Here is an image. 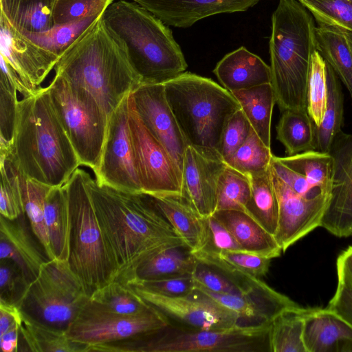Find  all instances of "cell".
<instances>
[{"mask_svg": "<svg viewBox=\"0 0 352 352\" xmlns=\"http://www.w3.org/2000/svg\"><path fill=\"white\" fill-rule=\"evenodd\" d=\"M87 186L115 280L131 285L138 268L151 257L168 248H187L148 195L100 184L90 175Z\"/></svg>", "mask_w": 352, "mask_h": 352, "instance_id": "6da1fadb", "label": "cell"}, {"mask_svg": "<svg viewBox=\"0 0 352 352\" xmlns=\"http://www.w3.org/2000/svg\"><path fill=\"white\" fill-rule=\"evenodd\" d=\"M7 158L26 177L61 186L80 165L54 110L47 87L18 100L14 130Z\"/></svg>", "mask_w": 352, "mask_h": 352, "instance_id": "7a4b0ae2", "label": "cell"}, {"mask_svg": "<svg viewBox=\"0 0 352 352\" xmlns=\"http://www.w3.org/2000/svg\"><path fill=\"white\" fill-rule=\"evenodd\" d=\"M102 16L65 52L54 69L91 94L109 117L140 82L122 44Z\"/></svg>", "mask_w": 352, "mask_h": 352, "instance_id": "3957f363", "label": "cell"}, {"mask_svg": "<svg viewBox=\"0 0 352 352\" xmlns=\"http://www.w3.org/2000/svg\"><path fill=\"white\" fill-rule=\"evenodd\" d=\"M102 17L122 44L140 85L164 84L185 72L188 65L171 30L137 3H112Z\"/></svg>", "mask_w": 352, "mask_h": 352, "instance_id": "277c9868", "label": "cell"}, {"mask_svg": "<svg viewBox=\"0 0 352 352\" xmlns=\"http://www.w3.org/2000/svg\"><path fill=\"white\" fill-rule=\"evenodd\" d=\"M314 16L298 0H279L269 42L271 85L281 112L307 111L311 56L317 50Z\"/></svg>", "mask_w": 352, "mask_h": 352, "instance_id": "5b68a950", "label": "cell"}, {"mask_svg": "<svg viewBox=\"0 0 352 352\" xmlns=\"http://www.w3.org/2000/svg\"><path fill=\"white\" fill-rule=\"evenodd\" d=\"M164 85L167 102L188 145L221 155L224 127L241 108L233 94L210 78L186 72Z\"/></svg>", "mask_w": 352, "mask_h": 352, "instance_id": "8992f818", "label": "cell"}, {"mask_svg": "<svg viewBox=\"0 0 352 352\" xmlns=\"http://www.w3.org/2000/svg\"><path fill=\"white\" fill-rule=\"evenodd\" d=\"M89 175L78 168L64 186L72 221L68 261L90 297L96 290L115 280L116 274L87 188Z\"/></svg>", "mask_w": 352, "mask_h": 352, "instance_id": "52a82bcc", "label": "cell"}, {"mask_svg": "<svg viewBox=\"0 0 352 352\" xmlns=\"http://www.w3.org/2000/svg\"><path fill=\"white\" fill-rule=\"evenodd\" d=\"M270 322L239 324L209 330L166 329L151 335L107 343L109 352H260L270 351Z\"/></svg>", "mask_w": 352, "mask_h": 352, "instance_id": "ba28073f", "label": "cell"}, {"mask_svg": "<svg viewBox=\"0 0 352 352\" xmlns=\"http://www.w3.org/2000/svg\"><path fill=\"white\" fill-rule=\"evenodd\" d=\"M47 88L80 165L94 171L106 137L108 115L91 94L61 76L55 74Z\"/></svg>", "mask_w": 352, "mask_h": 352, "instance_id": "9c48e42d", "label": "cell"}, {"mask_svg": "<svg viewBox=\"0 0 352 352\" xmlns=\"http://www.w3.org/2000/svg\"><path fill=\"white\" fill-rule=\"evenodd\" d=\"M89 298L69 261L54 258L43 264L19 308L44 324L66 331Z\"/></svg>", "mask_w": 352, "mask_h": 352, "instance_id": "30bf717a", "label": "cell"}, {"mask_svg": "<svg viewBox=\"0 0 352 352\" xmlns=\"http://www.w3.org/2000/svg\"><path fill=\"white\" fill-rule=\"evenodd\" d=\"M168 326V319L155 307L143 314L123 316L106 311L89 298L65 332L69 340L85 349L151 335Z\"/></svg>", "mask_w": 352, "mask_h": 352, "instance_id": "8fae6325", "label": "cell"}, {"mask_svg": "<svg viewBox=\"0 0 352 352\" xmlns=\"http://www.w3.org/2000/svg\"><path fill=\"white\" fill-rule=\"evenodd\" d=\"M129 125L142 192L182 197V171L138 115L129 95Z\"/></svg>", "mask_w": 352, "mask_h": 352, "instance_id": "7c38bea8", "label": "cell"}, {"mask_svg": "<svg viewBox=\"0 0 352 352\" xmlns=\"http://www.w3.org/2000/svg\"><path fill=\"white\" fill-rule=\"evenodd\" d=\"M129 95L109 117L100 161L94 172L100 184L140 193L142 189L129 125Z\"/></svg>", "mask_w": 352, "mask_h": 352, "instance_id": "4fadbf2b", "label": "cell"}, {"mask_svg": "<svg viewBox=\"0 0 352 352\" xmlns=\"http://www.w3.org/2000/svg\"><path fill=\"white\" fill-rule=\"evenodd\" d=\"M130 287L167 318H171L189 329H226L241 324L234 312L197 289L187 296L173 297L138 285Z\"/></svg>", "mask_w": 352, "mask_h": 352, "instance_id": "5bb4252c", "label": "cell"}, {"mask_svg": "<svg viewBox=\"0 0 352 352\" xmlns=\"http://www.w3.org/2000/svg\"><path fill=\"white\" fill-rule=\"evenodd\" d=\"M130 98L144 125L182 171L188 144L167 102L164 84L140 85Z\"/></svg>", "mask_w": 352, "mask_h": 352, "instance_id": "9a60e30c", "label": "cell"}, {"mask_svg": "<svg viewBox=\"0 0 352 352\" xmlns=\"http://www.w3.org/2000/svg\"><path fill=\"white\" fill-rule=\"evenodd\" d=\"M227 164L212 150L188 145L182 170V197L202 217L217 209L219 178Z\"/></svg>", "mask_w": 352, "mask_h": 352, "instance_id": "2e32d148", "label": "cell"}, {"mask_svg": "<svg viewBox=\"0 0 352 352\" xmlns=\"http://www.w3.org/2000/svg\"><path fill=\"white\" fill-rule=\"evenodd\" d=\"M278 202V222L275 238L285 252L297 241L320 226L331 195L306 199L289 188L271 168Z\"/></svg>", "mask_w": 352, "mask_h": 352, "instance_id": "e0dca14e", "label": "cell"}, {"mask_svg": "<svg viewBox=\"0 0 352 352\" xmlns=\"http://www.w3.org/2000/svg\"><path fill=\"white\" fill-rule=\"evenodd\" d=\"M329 153L335 160L331 199L320 226L338 237L352 236V135L341 131Z\"/></svg>", "mask_w": 352, "mask_h": 352, "instance_id": "ac0fdd59", "label": "cell"}, {"mask_svg": "<svg viewBox=\"0 0 352 352\" xmlns=\"http://www.w3.org/2000/svg\"><path fill=\"white\" fill-rule=\"evenodd\" d=\"M0 54L34 91L60 58L18 32L1 14Z\"/></svg>", "mask_w": 352, "mask_h": 352, "instance_id": "d6986e66", "label": "cell"}, {"mask_svg": "<svg viewBox=\"0 0 352 352\" xmlns=\"http://www.w3.org/2000/svg\"><path fill=\"white\" fill-rule=\"evenodd\" d=\"M195 289L234 312L241 322L246 320L254 324L270 322L283 310L299 306L287 296L271 288L260 278L241 294L215 293L196 283Z\"/></svg>", "mask_w": 352, "mask_h": 352, "instance_id": "ffe728a7", "label": "cell"}, {"mask_svg": "<svg viewBox=\"0 0 352 352\" xmlns=\"http://www.w3.org/2000/svg\"><path fill=\"white\" fill-rule=\"evenodd\" d=\"M260 0H133L165 25L186 28L204 18L246 11Z\"/></svg>", "mask_w": 352, "mask_h": 352, "instance_id": "44dd1931", "label": "cell"}, {"mask_svg": "<svg viewBox=\"0 0 352 352\" xmlns=\"http://www.w3.org/2000/svg\"><path fill=\"white\" fill-rule=\"evenodd\" d=\"M25 216L24 213L13 220L0 216V259L12 261L30 283L49 258L33 236Z\"/></svg>", "mask_w": 352, "mask_h": 352, "instance_id": "7402d4cb", "label": "cell"}, {"mask_svg": "<svg viewBox=\"0 0 352 352\" xmlns=\"http://www.w3.org/2000/svg\"><path fill=\"white\" fill-rule=\"evenodd\" d=\"M304 342L307 352H352V326L327 307L307 308Z\"/></svg>", "mask_w": 352, "mask_h": 352, "instance_id": "603a6c76", "label": "cell"}, {"mask_svg": "<svg viewBox=\"0 0 352 352\" xmlns=\"http://www.w3.org/2000/svg\"><path fill=\"white\" fill-rule=\"evenodd\" d=\"M213 73L221 85L230 92L271 83L270 66L245 47L225 55Z\"/></svg>", "mask_w": 352, "mask_h": 352, "instance_id": "cb8c5ba5", "label": "cell"}, {"mask_svg": "<svg viewBox=\"0 0 352 352\" xmlns=\"http://www.w3.org/2000/svg\"><path fill=\"white\" fill-rule=\"evenodd\" d=\"M148 195L191 252L205 245L207 237L206 218L199 215L184 197Z\"/></svg>", "mask_w": 352, "mask_h": 352, "instance_id": "d4e9b609", "label": "cell"}, {"mask_svg": "<svg viewBox=\"0 0 352 352\" xmlns=\"http://www.w3.org/2000/svg\"><path fill=\"white\" fill-rule=\"evenodd\" d=\"M232 234L243 250L272 259L283 252L275 236L243 211L217 210L212 214Z\"/></svg>", "mask_w": 352, "mask_h": 352, "instance_id": "484cf974", "label": "cell"}, {"mask_svg": "<svg viewBox=\"0 0 352 352\" xmlns=\"http://www.w3.org/2000/svg\"><path fill=\"white\" fill-rule=\"evenodd\" d=\"M317 50L347 88L352 98V32L318 25Z\"/></svg>", "mask_w": 352, "mask_h": 352, "instance_id": "4316f807", "label": "cell"}, {"mask_svg": "<svg viewBox=\"0 0 352 352\" xmlns=\"http://www.w3.org/2000/svg\"><path fill=\"white\" fill-rule=\"evenodd\" d=\"M44 217L54 258L68 261L72 221L64 185L52 187L49 191L45 202Z\"/></svg>", "mask_w": 352, "mask_h": 352, "instance_id": "83f0119b", "label": "cell"}, {"mask_svg": "<svg viewBox=\"0 0 352 352\" xmlns=\"http://www.w3.org/2000/svg\"><path fill=\"white\" fill-rule=\"evenodd\" d=\"M191 253L199 262L223 272L239 282L248 275L259 278L265 276L272 260L246 251L214 252L201 248Z\"/></svg>", "mask_w": 352, "mask_h": 352, "instance_id": "f1b7e54d", "label": "cell"}, {"mask_svg": "<svg viewBox=\"0 0 352 352\" xmlns=\"http://www.w3.org/2000/svg\"><path fill=\"white\" fill-rule=\"evenodd\" d=\"M56 0H0V14L22 34L41 32L54 25Z\"/></svg>", "mask_w": 352, "mask_h": 352, "instance_id": "f546056e", "label": "cell"}, {"mask_svg": "<svg viewBox=\"0 0 352 352\" xmlns=\"http://www.w3.org/2000/svg\"><path fill=\"white\" fill-rule=\"evenodd\" d=\"M231 93L239 103L253 130L270 148L272 116L276 103L271 83Z\"/></svg>", "mask_w": 352, "mask_h": 352, "instance_id": "4dcf8cb0", "label": "cell"}, {"mask_svg": "<svg viewBox=\"0 0 352 352\" xmlns=\"http://www.w3.org/2000/svg\"><path fill=\"white\" fill-rule=\"evenodd\" d=\"M21 314L19 339L23 351L84 352V346L69 340L65 331L44 324L22 310Z\"/></svg>", "mask_w": 352, "mask_h": 352, "instance_id": "1f68e13d", "label": "cell"}, {"mask_svg": "<svg viewBox=\"0 0 352 352\" xmlns=\"http://www.w3.org/2000/svg\"><path fill=\"white\" fill-rule=\"evenodd\" d=\"M248 177L251 194L245 212L275 236L278 222V202L270 166L265 170Z\"/></svg>", "mask_w": 352, "mask_h": 352, "instance_id": "d6a6232c", "label": "cell"}, {"mask_svg": "<svg viewBox=\"0 0 352 352\" xmlns=\"http://www.w3.org/2000/svg\"><path fill=\"white\" fill-rule=\"evenodd\" d=\"M307 308H288L271 320L268 344L271 352H307L304 342L305 314Z\"/></svg>", "mask_w": 352, "mask_h": 352, "instance_id": "836d02e7", "label": "cell"}, {"mask_svg": "<svg viewBox=\"0 0 352 352\" xmlns=\"http://www.w3.org/2000/svg\"><path fill=\"white\" fill-rule=\"evenodd\" d=\"M10 163L19 182L25 213L31 229L44 249L47 258L54 259L44 217L45 199L52 187L26 177L10 162Z\"/></svg>", "mask_w": 352, "mask_h": 352, "instance_id": "e575fe53", "label": "cell"}, {"mask_svg": "<svg viewBox=\"0 0 352 352\" xmlns=\"http://www.w3.org/2000/svg\"><path fill=\"white\" fill-rule=\"evenodd\" d=\"M276 132L288 156L316 150V126L307 111H283Z\"/></svg>", "mask_w": 352, "mask_h": 352, "instance_id": "d590c367", "label": "cell"}, {"mask_svg": "<svg viewBox=\"0 0 352 352\" xmlns=\"http://www.w3.org/2000/svg\"><path fill=\"white\" fill-rule=\"evenodd\" d=\"M275 157L287 167L303 175L323 192L331 194L335 160L329 152L313 150L294 155Z\"/></svg>", "mask_w": 352, "mask_h": 352, "instance_id": "8d00e7d4", "label": "cell"}, {"mask_svg": "<svg viewBox=\"0 0 352 352\" xmlns=\"http://www.w3.org/2000/svg\"><path fill=\"white\" fill-rule=\"evenodd\" d=\"M184 248H168L151 257L138 268L134 283L138 280L192 275L199 261L189 250L184 252Z\"/></svg>", "mask_w": 352, "mask_h": 352, "instance_id": "74e56055", "label": "cell"}, {"mask_svg": "<svg viewBox=\"0 0 352 352\" xmlns=\"http://www.w3.org/2000/svg\"><path fill=\"white\" fill-rule=\"evenodd\" d=\"M344 98L338 77L327 63V100L323 119L316 126V150L329 152L337 135L342 131Z\"/></svg>", "mask_w": 352, "mask_h": 352, "instance_id": "f35d334b", "label": "cell"}, {"mask_svg": "<svg viewBox=\"0 0 352 352\" xmlns=\"http://www.w3.org/2000/svg\"><path fill=\"white\" fill-rule=\"evenodd\" d=\"M89 300L106 311L123 316L140 315L154 309L131 287L118 280L96 290Z\"/></svg>", "mask_w": 352, "mask_h": 352, "instance_id": "ab89813d", "label": "cell"}, {"mask_svg": "<svg viewBox=\"0 0 352 352\" xmlns=\"http://www.w3.org/2000/svg\"><path fill=\"white\" fill-rule=\"evenodd\" d=\"M104 12L71 23L54 25L52 28L44 32L23 34L60 58L102 15Z\"/></svg>", "mask_w": 352, "mask_h": 352, "instance_id": "60d3db41", "label": "cell"}, {"mask_svg": "<svg viewBox=\"0 0 352 352\" xmlns=\"http://www.w3.org/2000/svg\"><path fill=\"white\" fill-rule=\"evenodd\" d=\"M327 100V63L318 50L310 58L307 83V111L316 126L322 121Z\"/></svg>", "mask_w": 352, "mask_h": 352, "instance_id": "b9f144b4", "label": "cell"}, {"mask_svg": "<svg viewBox=\"0 0 352 352\" xmlns=\"http://www.w3.org/2000/svg\"><path fill=\"white\" fill-rule=\"evenodd\" d=\"M250 194V177L227 165L218 184L216 211L234 210L245 212Z\"/></svg>", "mask_w": 352, "mask_h": 352, "instance_id": "7bdbcfd3", "label": "cell"}, {"mask_svg": "<svg viewBox=\"0 0 352 352\" xmlns=\"http://www.w3.org/2000/svg\"><path fill=\"white\" fill-rule=\"evenodd\" d=\"M272 156L270 148L252 129L245 141L226 162L228 166L249 176L269 168Z\"/></svg>", "mask_w": 352, "mask_h": 352, "instance_id": "ee69618b", "label": "cell"}, {"mask_svg": "<svg viewBox=\"0 0 352 352\" xmlns=\"http://www.w3.org/2000/svg\"><path fill=\"white\" fill-rule=\"evenodd\" d=\"M312 14L318 25L352 32V0H298Z\"/></svg>", "mask_w": 352, "mask_h": 352, "instance_id": "f6af8a7d", "label": "cell"}, {"mask_svg": "<svg viewBox=\"0 0 352 352\" xmlns=\"http://www.w3.org/2000/svg\"><path fill=\"white\" fill-rule=\"evenodd\" d=\"M0 214L8 219H16L25 213L19 182L6 157H0Z\"/></svg>", "mask_w": 352, "mask_h": 352, "instance_id": "bcb514c9", "label": "cell"}, {"mask_svg": "<svg viewBox=\"0 0 352 352\" xmlns=\"http://www.w3.org/2000/svg\"><path fill=\"white\" fill-rule=\"evenodd\" d=\"M192 276L195 283L201 287L212 292L226 294H241L259 278L252 277L247 282L241 283L223 272L199 261Z\"/></svg>", "mask_w": 352, "mask_h": 352, "instance_id": "7dc6e473", "label": "cell"}, {"mask_svg": "<svg viewBox=\"0 0 352 352\" xmlns=\"http://www.w3.org/2000/svg\"><path fill=\"white\" fill-rule=\"evenodd\" d=\"M17 90L0 80V156L8 154L13 138L18 98Z\"/></svg>", "mask_w": 352, "mask_h": 352, "instance_id": "c3c4849f", "label": "cell"}, {"mask_svg": "<svg viewBox=\"0 0 352 352\" xmlns=\"http://www.w3.org/2000/svg\"><path fill=\"white\" fill-rule=\"evenodd\" d=\"M113 0H56L53 9L54 25L76 21L103 12Z\"/></svg>", "mask_w": 352, "mask_h": 352, "instance_id": "681fc988", "label": "cell"}, {"mask_svg": "<svg viewBox=\"0 0 352 352\" xmlns=\"http://www.w3.org/2000/svg\"><path fill=\"white\" fill-rule=\"evenodd\" d=\"M29 285L12 261L0 259V300L19 307Z\"/></svg>", "mask_w": 352, "mask_h": 352, "instance_id": "f907efd6", "label": "cell"}, {"mask_svg": "<svg viewBox=\"0 0 352 352\" xmlns=\"http://www.w3.org/2000/svg\"><path fill=\"white\" fill-rule=\"evenodd\" d=\"M252 126L243 110L238 109L227 122L221 140V155L226 162L242 145Z\"/></svg>", "mask_w": 352, "mask_h": 352, "instance_id": "816d5d0a", "label": "cell"}, {"mask_svg": "<svg viewBox=\"0 0 352 352\" xmlns=\"http://www.w3.org/2000/svg\"><path fill=\"white\" fill-rule=\"evenodd\" d=\"M132 285H138L152 292L173 297L187 296L195 290V281L192 275L138 280Z\"/></svg>", "mask_w": 352, "mask_h": 352, "instance_id": "f5cc1de1", "label": "cell"}, {"mask_svg": "<svg viewBox=\"0 0 352 352\" xmlns=\"http://www.w3.org/2000/svg\"><path fill=\"white\" fill-rule=\"evenodd\" d=\"M271 168L289 188L306 199H316L331 195L324 193L319 188L312 185L303 175L280 163L274 155Z\"/></svg>", "mask_w": 352, "mask_h": 352, "instance_id": "db71d44e", "label": "cell"}, {"mask_svg": "<svg viewBox=\"0 0 352 352\" xmlns=\"http://www.w3.org/2000/svg\"><path fill=\"white\" fill-rule=\"evenodd\" d=\"M337 273V289L327 308L352 326V276L340 267Z\"/></svg>", "mask_w": 352, "mask_h": 352, "instance_id": "11a10c76", "label": "cell"}, {"mask_svg": "<svg viewBox=\"0 0 352 352\" xmlns=\"http://www.w3.org/2000/svg\"><path fill=\"white\" fill-rule=\"evenodd\" d=\"M206 243L202 248L214 252L244 251L232 234L213 215L206 218Z\"/></svg>", "mask_w": 352, "mask_h": 352, "instance_id": "9f6ffc18", "label": "cell"}, {"mask_svg": "<svg viewBox=\"0 0 352 352\" xmlns=\"http://www.w3.org/2000/svg\"><path fill=\"white\" fill-rule=\"evenodd\" d=\"M0 67V80L8 82L12 87H14L17 91L23 95V97L33 95L38 90L34 91L30 87L2 55H1Z\"/></svg>", "mask_w": 352, "mask_h": 352, "instance_id": "6f0895ef", "label": "cell"}, {"mask_svg": "<svg viewBox=\"0 0 352 352\" xmlns=\"http://www.w3.org/2000/svg\"><path fill=\"white\" fill-rule=\"evenodd\" d=\"M21 320L19 307L0 300V336L15 327H20Z\"/></svg>", "mask_w": 352, "mask_h": 352, "instance_id": "680465c9", "label": "cell"}, {"mask_svg": "<svg viewBox=\"0 0 352 352\" xmlns=\"http://www.w3.org/2000/svg\"><path fill=\"white\" fill-rule=\"evenodd\" d=\"M19 327H15L0 336V346L2 352L18 351Z\"/></svg>", "mask_w": 352, "mask_h": 352, "instance_id": "91938a15", "label": "cell"}, {"mask_svg": "<svg viewBox=\"0 0 352 352\" xmlns=\"http://www.w3.org/2000/svg\"><path fill=\"white\" fill-rule=\"evenodd\" d=\"M337 267L342 268L352 276V245L339 255L337 259Z\"/></svg>", "mask_w": 352, "mask_h": 352, "instance_id": "94428289", "label": "cell"}]
</instances>
